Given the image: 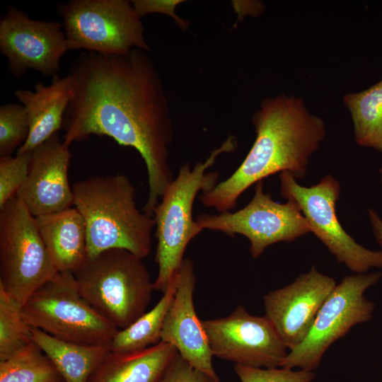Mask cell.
<instances>
[{
    "mask_svg": "<svg viewBox=\"0 0 382 382\" xmlns=\"http://www.w3.org/2000/svg\"><path fill=\"white\" fill-rule=\"evenodd\" d=\"M146 51L125 54L82 52L72 62L74 97L64 115V143L107 136L142 157L149 195L143 208L152 216L173 179L169 146L173 126L161 76Z\"/></svg>",
    "mask_w": 382,
    "mask_h": 382,
    "instance_id": "obj_1",
    "label": "cell"
},
{
    "mask_svg": "<svg viewBox=\"0 0 382 382\" xmlns=\"http://www.w3.org/2000/svg\"><path fill=\"white\" fill-rule=\"evenodd\" d=\"M281 195L297 204L311 231L320 240L339 263L362 274L372 267H382V250H369L342 228L336 214L340 195V183L331 175L324 176L313 186L299 185L288 172L279 174Z\"/></svg>",
    "mask_w": 382,
    "mask_h": 382,
    "instance_id": "obj_10",
    "label": "cell"
},
{
    "mask_svg": "<svg viewBox=\"0 0 382 382\" xmlns=\"http://www.w3.org/2000/svg\"><path fill=\"white\" fill-rule=\"evenodd\" d=\"M74 206L83 218L88 259L123 249L144 259L152 247L154 219L136 204V190L122 174L94 176L75 183Z\"/></svg>",
    "mask_w": 382,
    "mask_h": 382,
    "instance_id": "obj_3",
    "label": "cell"
},
{
    "mask_svg": "<svg viewBox=\"0 0 382 382\" xmlns=\"http://www.w3.org/2000/svg\"><path fill=\"white\" fill-rule=\"evenodd\" d=\"M140 17L151 13H160L172 17L181 28L187 27L186 21L175 13V8L183 1L180 0H134L131 1Z\"/></svg>",
    "mask_w": 382,
    "mask_h": 382,
    "instance_id": "obj_29",
    "label": "cell"
},
{
    "mask_svg": "<svg viewBox=\"0 0 382 382\" xmlns=\"http://www.w3.org/2000/svg\"><path fill=\"white\" fill-rule=\"evenodd\" d=\"M31 153L0 157V209L17 196L28 175Z\"/></svg>",
    "mask_w": 382,
    "mask_h": 382,
    "instance_id": "obj_26",
    "label": "cell"
},
{
    "mask_svg": "<svg viewBox=\"0 0 382 382\" xmlns=\"http://www.w3.org/2000/svg\"><path fill=\"white\" fill-rule=\"evenodd\" d=\"M337 285L315 266L287 286L263 296L265 316L289 351L308 335L325 299Z\"/></svg>",
    "mask_w": 382,
    "mask_h": 382,
    "instance_id": "obj_14",
    "label": "cell"
},
{
    "mask_svg": "<svg viewBox=\"0 0 382 382\" xmlns=\"http://www.w3.org/2000/svg\"><path fill=\"white\" fill-rule=\"evenodd\" d=\"M202 231H221L228 236L240 234L250 241V253L259 257L270 245L293 242L311 231L296 203H279L263 190V183L255 184L250 202L242 209L215 214L202 213L195 219Z\"/></svg>",
    "mask_w": 382,
    "mask_h": 382,
    "instance_id": "obj_11",
    "label": "cell"
},
{
    "mask_svg": "<svg viewBox=\"0 0 382 382\" xmlns=\"http://www.w3.org/2000/svg\"><path fill=\"white\" fill-rule=\"evenodd\" d=\"M74 94V79L70 74L63 77L53 76L48 86L39 81L34 91L18 89L14 92L26 111L30 125L28 137L16 154L32 153L57 133Z\"/></svg>",
    "mask_w": 382,
    "mask_h": 382,
    "instance_id": "obj_17",
    "label": "cell"
},
{
    "mask_svg": "<svg viewBox=\"0 0 382 382\" xmlns=\"http://www.w3.org/2000/svg\"><path fill=\"white\" fill-rule=\"evenodd\" d=\"M36 225L59 272L75 273L88 260L86 225L76 207L35 217Z\"/></svg>",
    "mask_w": 382,
    "mask_h": 382,
    "instance_id": "obj_18",
    "label": "cell"
},
{
    "mask_svg": "<svg viewBox=\"0 0 382 382\" xmlns=\"http://www.w3.org/2000/svg\"><path fill=\"white\" fill-rule=\"evenodd\" d=\"M62 377L34 342L0 361V382H59Z\"/></svg>",
    "mask_w": 382,
    "mask_h": 382,
    "instance_id": "obj_23",
    "label": "cell"
},
{
    "mask_svg": "<svg viewBox=\"0 0 382 382\" xmlns=\"http://www.w3.org/2000/svg\"><path fill=\"white\" fill-rule=\"evenodd\" d=\"M71 158L69 146L57 133L31 153L27 178L17 194L36 217L61 212L74 205L68 170Z\"/></svg>",
    "mask_w": 382,
    "mask_h": 382,
    "instance_id": "obj_15",
    "label": "cell"
},
{
    "mask_svg": "<svg viewBox=\"0 0 382 382\" xmlns=\"http://www.w3.org/2000/svg\"><path fill=\"white\" fill-rule=\"evenodd\" d=\"M62 382H64V381H62Z\"/></svg>",
    "mask_w": 382,
    "mask_h": 382,
    "instance_id": "obj_32",
    "label": "cell"
},
{
    "mask_svg": "<svg viewBox=\"0 0 382 382\" xmlns=\"http://www.w3.org/2000/svg\"><path fill=\"white\" fill-rule=\"evenodd\" d=\"M214 357L237 365L280 367L289 349L263 316L238 306L226 317L202 320Z\"/></svg>",
    "mask_w": 382,
    "mask_h": 382,
    "instance_id": "obj_12",
    "label": "cell"
},
{
    "mask_svg": "<svg viewBox=\"0 0 382 382\" xmlns=\"http://www.w3.org/2000/svg\"><path fill=\"white\" fill-rule=\"evenodd\" d=\"M253 124L256 138L241 164L199 197L219 213L233 209L248 188L270 175L288 172L303 178L325 135L323 120L308 110L303 100L285 94L262 100Z\"/></svg>",
    "mask_w": 382,
    "mask_h": 382,
    "instance_id": "obj_2",
    "label": "cell"
},
{
    "mask_svg": "<svg viewBox=\"0 0 382 382\" xmlns=\"http://www.w3.org/2000/svg\"><path fill=\"white\" fill-rule=\"evenodd\" d=\"M177 283L178 274L150 311H146L129 326L116 333L110 342L111 352H136L161 342L164 320L173 299Z\"/></svg>",
    "mask_w": 382,
    "mask_h": 382,
    "instance_id": "obj_21",
    "label": "cell"
},
{
    "mask_svg": "<svg viewBox=\"0 0 382 382\" xmlns=\"http://www.w3.org/2000/svg\"><path fill=\"white\" fill-rule=\"evenodd\" d=\"M26 323L59 340L83 344L110 343L120 330L82 296L72 272H58L22 306Z\"/></svg>",
    "mask_w": 382,
    "mask_h": 382,
    "instance_id": "obj_6",
    "label": "cell"
},
{
    "mask_svg": "<svg viewBox=\"0 0 382 382\" xmlns=\"http://www.w3.org/2000/svg\"><path fill=\"white\" fill-rule=\"evenodd\" d=\"M379 171H380V173L381 175V182H382V166L381 167Z\"/></svg>",
    "mask_w": 382,
    "mask_h": 382,
    "instance_id": "obj_31",
    "label": "cell"
},
{
    "mask_svg": "<svg viewBox=\"0 0 382 382\" xmlns=\"http://www.w3.org/2000/svg\"><path fill=\"white\" fill-rule=\"evenodd\" d=\"M236 146V137H228L204 161L193 168L188 163L183 165L166 187L154 212L157 239L155 261L158 267L154 290L166 289L185 260L187 245L202 231L193 219L192 208L199 192L210 190L218 183L219 173L207 172L208 169L221 154L233 151Z\"/></svg>",
    "mask_w": 382,
    "mask_h": 382,
    "instance_id": "obj_4",
    "label": "cell"
},
{
    "mask_svg": "<svg viewBox=\"0 0 382 382\" xmlns=\"http://www.w3.org/2000/svg\"><path fill=\"white\" fill-rule=\"evenodd\" d=\"M160 382H216L195 368L179 354L172 362Z\"/></svg>",
    "mask_w": 382,
    "mask_h": 382,
    "instance_id": "obj_28",
    "label": "cell"
},
{
    "mask_svg": "<svg viewBox=\"0 0 382 382\" xmlns=\"http://www.w3.org/2000/svg\"><path fill=\"white\" fill-rule=\"evenodd\" d=\"M178 355L173 345L162 341L136 352L110 351L88 382H160Z\"/></svg>",
    "mask_w": 382,
    "mask_h": 382,
    "instance_id": "obj_19",
    "label": "cell"
},
{
    "mask_svg": "<svg viewBox=\"0 0 382 382\" xmlns=\"http://www.w3.org/2000/svg\"><path fill=\"white\" fill-rule=\"evenodd\" d=\"M126 0H71L57 6L69 50L102 54H125L134 48L146 52L140 16Z\"/></svg>",
    "mask_w": 382,
    "mask_h": 382,
    "instance_id": "obj_8",
    "label": "cell"
},
{
    "mask_svg": "<svg viewBox=\"0 0 382 382\" xmlns=\"http://www.w3.org/2000/svg\"><path fill=\"white\" fill-rule=\"evenodd\" d=\"M368 215L371 221L373 233L382 250V219L377 212L372 209H369Z\"/></svg>",
    "mask_w": 382,
    "mask_h": 382,
    "instance_id": "obj_30",
    "label": "cell"
},
{
    "mask_svg": "<svg viewBox=\"0 0 382 382\" xmlns=\"http://www.w3.org/2000/svg\"><path fill=\"white\" fill-rule=\"evenodd\" d=\"M195 284L194 263L185 258L178 272L176 291L164 320L161 341L173 345L183 359L219 382L213 366L214 356L195 309Z\"/></svg>",
    "mask_w": 382,
    "mask_h": 382,
    "instance_id": "obj_16",
    "label": "cell"
},
{
    "mask_svg": "<svg viewBox=\"0 0 382 382\" xmlns=\"http://www.w3.org/2000/svg\"><path fill=\"white\" fill-rule=\"evenodd\" d=\"M74 276L82 296L118 330L146 311L154 290L143 259L123 249L88 259Z\"/></svg>",
    "mask_w": 382,
    "mask_h": 382,
    "instance_id": "obj_5",
    "label": "cell"
},
{
    "mask_svg": "<svg viewBox=\"0 0 382 382\" xmlns=\"http://www.w3.org/2000/svg\"><path fill=\"white\" fill-rule=\"evenodd\" d=\"M30 326L22 315V306L0 289V361L33 342Z\"/></svg>",
    "mask_w": 382,
    "mask_h": 382,
    "instance_id": "obj_24",
    "label": "cell"
},
{
    "mask_svg": "<svg viewBox=\"0 0 382 382\" xmlns=\"http://www.w3.org/2000/svg\"><path fill=\"white\" fill-rule=\"evenodd\" d=\"M343 101L351 114L356 142L382 151V79L363 91L345 94Z\"/></svg>",
    "mask_w": 382,
    "mask_h": 382,
    "instance_id": "obj_22",
    "label": "cell"
},
{
    "mask_svg": "<svg viewBox=\"0 0 382 382\" xmlns=\"http://www.w3.org/2000/svg\"><path fill=\"white\" fill-rule=\"evenodd\" d=\"M58 271L35 216L17 197L0 209V289L21 306Z\"/></svg>",
    "mask_w": 382,
    "mask_h": 382,
    "instance_id": "obj_7",
    "label": "cell"
},
{
    "mask_svg": "<svg viewBox=\"0 0 382 382\" xmlns=\"http://www.w3.org/2000/svg\"><path fill=\"white\" fill-rule=\"evenodd\" d=\"M33 341L52 361L64 382H88L105 357L110 343L83 345L59 340L30 327Z\"/></svg>",
    "mask_w": 382,
    "mask_h": 382,
    "instance_id": "obj_20",
    "label": "cell"
},
{
    "mask_svg": "<svg viewBox=\"0 0 382 382\" xmlns=\"http://www.w3.org/2000/svg\"><path fill=\"white\" fill-rule=\"evenodd\" d=\"M382 272L343 277L320 307L308 335L289 350L280 367L313 371L330 347L355 325L369 321L375 308L364 292L376 284Z\"/></svg>",
    "mask_w": 382,
    "mask_h": 382,
    "instance_id": "obj_9",
    "label": "cell"
},
{
    "mask_svg": "<svg viewBox=\"0 0 382 382\" xmlns=\"http://www.w3.org/2000/svg\"><path fill=\"white\" fill-rule=\"evenodd\" d=\"M30 132L28 115L21 104L0 107V157L11 156L26 141Z\"/></svg>",
    "mask_w": 382,
    "mask_h": 382,
    "instance_id": "obj_25",
    "label": "cell"
},
{
    "mask_svg": "<svg viewBox=\"0 0 382 382\" xmlns=\"http://www.w3.org/2000/svg\"><path fill=\"white\" fill-rule=\"evenodd\" d=\"M62 23L31 19L16 6L0 21V51L10 71L21 77L28 69L53 77L62 57L69 50Z\"/></svg>",
    "mask_w": 382,
    "mask_h": 382,
    "instance_id": "obj_13",
    "label": "cell"
},
{
    "mask_svg": "<svg viewBox=\"0 0 382 382\" xmlns=\"http://www.w3.org/2000/svg\"><path fill=\"white\" fill-rule=\"evenodd\" d=\"M234 371L241 382H312L316 377L313 371L283 367L267 369L235 364Z\"/></svg>",
    "mask_w": 382,
    "mask_h": 382,
    "instance_id": "obj_27",
    "label": "cell"
}]
</instances>
